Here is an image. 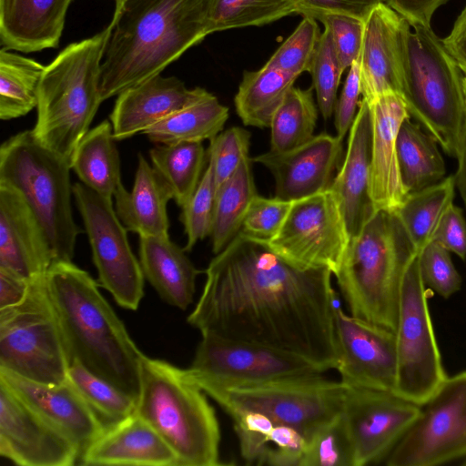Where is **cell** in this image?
<instances>
[{
  "label": "cell",
  "instance_id": "1",
  "mask_svg": "<svg viewBox=\"0 0 466 466\" xmlns=\"http://www.w3.org/2000/svg\"><path fill=\"white\" fill-rule=\"evenodd\" d=\"M187 322L201 334L298 355L323 371L339 360L333 275L302 268L266 240L238 232L205 270Z\"/></svg>",
  "mask_w": 466,
  "mask_h": 466
},
{
  "label": "cell",
  "instance_id": "2",
  "mask_svg": "<svg viewBox=\"0 0 466 466\" xmlns=\"http://www.w3.org/2000/svg\"><path fill=\"white\" fill-rule=\"evenodd\" d=\"M101 64L102 100L159 75L208 35L209 0H118Z\"/></svg>",
  "mask_w": 466,
  "mask_h": 466
},
{
  "label": "cell",
  "instance_id": "3",
  "mask_svg": "<svg viewBox=\"0 0 466 466\" xmlns=\"http://www.w3.org/2000/svg\"><path fill=\"white\" fill-rule=\"evenodd\" d=\"M70 363L77 361L137 400L143 353L88 272L56 262L46 276Z\"/></svg>",
  "mask_w": 466,
  "mask_h": 466
},
{
  "label": "cell",
  "instance_id": "4",
  "mask_svg": "<svg viewBox=\"0 0 466 466\" xmlns=\"http://www.w3.org/2000/svg\"><path fill=\"white\" fill-rule=\"evenodd\" d=\"M416 253L396 211L375 210L334 275L350 315L395 331L402 276Z\"/></svg>",
  "mask_w": 466,
  "mask_h": 466
},
{
  "label": "cell",
  "instance_id": "5",
  "mask_svg": "<svg viewBox=\"0 0 466 466\" xmlns=\"http://www.w3.org/2000/svg\"><path fill=\"white\" fill-rule=\"evenodd\" d=\"M187 370L143 354L136 412L166 441L177 466L219 465L220 429Z\"/></svg>",
  "mask_w": 466,
  "mask_h": 466
},
{
  "label": "cell",
  "instance_id": "6",
  "mask_svg": "<svg viewBox=\"0 0 466 466\" xmlns=\"http://www.w3.org/2000/svg\"><path fill=\"white\" fill-rule=\"evenodd\" d=\"M462 72L431 27L402 16L401 96L406 108L451 157H457L466 123Z\"/></svg>",
  "mask_w": 466,
  "mask_h": 466
},
{
  "label": "cell",
  "instance_id": "7",
  "mask_svg": "<svg viewBox=\"0 0 466 466\" xmlns=\"http://www.w3.org/2000/svg\"><path fill=\"white\" fill-rule=\"evenodd\" d=\"M110 31L111 24L89 38L68 45L42 76L32 131L41 144L68 162L103 102L99 81Z\"/></svg>",
  "mask_w": 466,
  "mask_h": 466
},
{
  "label": "cell",
  "instance_id": "8",
  "mask_svg": "<svg viewBox=\"0 0 466 466\" xmlns=\"http://www.w3.org/2000/svg\"><path fill=\"white\" fill-rule=\"evenodd\" d=\"M69 162L41 144L32 129L0 147V184L16 190L36 218L54 263L72 261L81 232L72 212Z\"/></svg>",
  "mask_w": 466,
  "mask_h": 466
},
{
  "label": "cell",
  "instance_id": "9",
  "mask_svg": "<svg viewBox=\"0 0 466 466\" xmlns=\"http://www.w3.org/2000/svg\"><path fill=\"white\" fill-rule=\"evenodd\" d=\"M320 374L235 384L195 382L231 418L246 411L258 412L278 425L296 429L307 439L342 409L346 385Z\"/></svg>",
  "mask_w": 466,
  "mask_h": 466
},
{
  "label": "cell",
  "instance_id": "10",
  "mask_svg": "<svg viewBox=\"0 0 466 466\" xmlns=\"http://www.w3.org/2000/svg\"><path fill=\"white\" fill-rule=\"evenodd\" d=\"M46 276L31 281L21 303L0 309V369L59 384L66 380L70 360Z\"/></svg>",
  "mask_w": 466,
  "mask_h": 466
},
{
  "label": "cell",
  "instance_id": "11",
  "mask_svg": "<svg viewBox=\"0 0 466 466\" xmlns=\"http://www.w3.org/2000/svg\"><path fill=\"white\" fill-rule=\"evenodd\" d=\"M420 253L407 264L400 288L395 329L397 382L394 393L418 405L425 402L447 377L435 338Z\"/></svg>",
  "mask_w": 466,
  "mask_h": 466
},
{
  "label": "cell",
  "instance_id": "12",
  "mask_svg": "<svg viewBox=\"0 0 466 466\" xmlns=\"http://www.w3.org/2000/svg\"><path fill=\"white\" fill-rule=\"evenodd\" d=\"M387 455L389 466H434L466 457V371L446 377Z\"/></svg>",
  "mask_w": 466,
  "mask_h": 466
},
{
  "label": "cell",
  "instance_id": "13",
  "mask_svg": "<svg viewBox=\"0 0 466 466\" xmlns=\"http://www.w3.org/2000/svg\"><path fill=\"white\" fill-rule=\"evenodd\" d=\"M73 196L91 246L99 286L109 291L120 307L137 309L144 296L145 276L112 199L81 182L73 185Z\"/></svg>",
  "mask_w": 466,
  "mask_h": 466
},
{
  "label": "cell",
  "instance_id": "14",
  "mask_svg": "<svg viewBox=\"0 0 466 466\" xmlns=\"http://www.w3.org/2000/svg\"><path fill=\"white\" fill-rule=\"evenodd\" d=\"M350 241L340 203L329 188L292 202L275 237L268 241L302 268L339 270Z\"/></svg>",
  "mask_w": 466,
  "mask_h": 466
},
{
  "label": "cell",
  "instance_id": "15",
  "mask_svg": "<svg viewBox=\"0 0 466 466\" xmlns=\"http://www.w3.org/2000/svg\"><path fill=\"white\" fill-rule=\"evenodd\" d=\"M195 381L248 383L324 372L289 352L248 341L203 334L191 366Z\"/></svg>",
  "mask_w": 466,
  "mask_h": 466
},
{
  "label": "cell",
  "instance_id": "16",
  "mask_svg": "<svg viewBox=\"0 0 466 466\" xmlns=\"http://www.w3.org/2000/svg\"><path fill=\"white\" fill-rule=\"evenodd\" d=\"M420 413V405L393 391L346 385L341 416L355 466L387 456Z\"/></svg>",
  "mask_w": 466,
  "mask_h": 466
},
{
  "label": "cell",
  "instance_id": "17",
  "mask_svg": "<svg viewBox=\"0 0 466 466\" xmlns=\"http://www.w3.org/2000/svg\"><path fill=\"white\" fill-rule=\"evenodd\" d=\"M0 455L21 466H71L76 444L0 380Z\"/></svg>",
  "mask_w": 466,
  "mask_h": 466
},
{
  "label": "cell",
  "instance_id": "18",
  "mask_svg": "<svg viewBox=\"0 0 466 466\" xmlns=\"http://www.w3.org/2000/svg\"><path fill=\"white\" fill-rule=\"evenodd\" d=\"M339 360L336 370L348 386L393 391L397 382L395 331L336 308Z\"/></svg>",
  "mask_w": 466,
  "mask_h": 466
},
{
  "label": "cell",
  "instance_id": "19",
  "mask_svg": "<svg viewBox=\"0 0 466 466\" xmlns=\"http://www.w3.org/2000/svg\"><path fill=\"white\" fill-rule=\"evenodd\" d=\"M342 142L320 133L291 150H269L251 159L272 174L276 198L294 201L330 188L342 163Z\"/></svg>",
  "mask_w": 466,
  "mask_h": 466
},
{
  "label": "cell",
  "instance_id": "20",
  "mask_svg": "<svg viewBox=\"0 0 466 466\" xmlns=\"http://www.w3.org/2000/svg\"><path fill=\"white\" fill-rule=\"evenodd\" d=\"M366 101L371 119L370 199L374 210H396L408 196L399 170L397 137L402 121L410 116L399 93L386 92Z\"/></svg>",
  "mask_w": 466,
  "mask_h": 466
},
{
  "label": "cell",
  "instance_id": "21",
  "mask_svg": "<svg viewBox=\"0 0 466 466\" xmlns=\"http://www.w3.org/2000/svg\"><path fill=\"white\" fill-rule=\"evenodd\" d=\"M0 380L72 439L80 457L106 428L67 380L59 384H46L0 369Z\"/></svg>",
  "mask_w": 466,
  "mask_h": 466
},
{
  "label": "cell",
  "instance_id": "22",
  "mask_svg": "<svg viewBox=\"0 0 466 466\" xmlns=\"http://www.w3.org/2000/svg\"><path fill=\"white\" fill-rule=\"evenodd\" d=\"M54 264L46 238L23 197L0 184V268L28 280Z\"/></svg>",
  "mask_w": 466,
  "mask_h": 466
},
{
  "label": "cell",
  "instance_id": "23",
  "mask_svg": "<svg viewBox=\"0 0 466 466\" xmlns=\"http://www.w3.org/2000/svg\"><path fill=\"white\" fill-rule=\"evenodd\" d=\"M208 94L201 87L187 88L175 76H152L117 96L110 115L114 137L117 141L143 133Z\"/></svg>",
  "mask_w": 466,
  "mask_h": 466
},
{
  "label": "cell",
  "instance_id": "24",
  "mask_svg": "<svg viewBox=\"0 0 466 466\" xmlns=\"http://www.w3.org/2000/svg\"><path fill=\"white\" fill-rule=\"evenodd\" d=\"M402 16L380 4L364 21L360 66L362 98L395 92L401 95L400 38Z\"/></svg>",
  "mask_w": 466,
  "mask_h": 466
},
{
  "label": "cell",
  "instance_id": "25",
  "mask_svg": "<svg viewBox=\"0 0 466 466\" xmlns=\"http://www.w3.org/2000/svg\"><path fill=\"white\" fill-rule=\"evenodd\" d=\"M370 161L371 119L362 98L349 130L345 157L330 187L340 203L350 239L375 211L370 196Z\"/></svg>",
  "mask_w": 466,
  "mask_h": 466
},
{
  "label": "cell",
  "instance_id": "26",
  "mask_svg": "<svg viewBox=\"0 0 466 466\" xmlns=\"http://www.w3.org/2000/svg\"><path fill=\"white\" fill-rule=\"evenodd\" d=\"M83 465L177 466V456L136 411L105 428L79 459Z\"/></svg>",
  "mask_w": 466,
  "mask_h": 466
},
{
  "label": "cell",
  "instance_id": "27",
  "mask_svg": "<svg viewBox=\"0 0 466 466\" xmlns=\"http://www.w3.org/2000/svg\"><path fill=\"white\" fill-rule=\"evenodd\" d=\"M72 0H0L1 48L23 53L59 46Z\"/></svg>",
  "mask_w": 466,
  "mask_h": 466
},
{
  "label": "cell",
  "instance_id": "28",
  "mask_svg": "<svg viewBox=\"0 0 466 466\" xmlns=\"http://www.w3.org/2000/svg\"><path fill=\"white\" fill-rule=\"evenodd\" d=\"M116 213L127 230L139 237H167V207L171 189L157 171L139 154L131 192L123 185L116 190Z\"/></svg>",
  "mask_w": 466,
  "mask_h": 466
},
{
  "label": "cell",
  "instance_id": "29",
  "mask_svg": "<svg viewBox=\"0 0 466 466\" xmlns=\"http://www.w3.org/2000/svg\"><path fill=\"white\" fill-rule=\"evenodd\" d=\"M185 249L169 237H139V262L145 279L167 304L186 309L193 302L196 268Z\"/></svg>",
  "mask_w": 466,
  "mask_h": 466
},
{
  "label": "cell",
  "instance_id": "30",
  "mask_svg": "<svg viewBox=\"0 0 466 466\" xmlns=\"http://www.w3.org/2000/svg\"><path fill=\"white\" fill-rule=\"evenodd\" d=\"M116 141L111 122L104 120L83 137L69 162L81 183L111 199L123 185Z\"/></svg>",
  "mask_w": 466,
  "mask_h": 466
},
{
  "label": "cell",
  "instance_id": "31",
  "mask_svg": "<svg viewBox=\"0 0 466 466\" xmlns=\"http://www.w3.org/2000/svg\"><path fill=\"white\" fill-rule=\"evenodd\" d=\"M396 147L400 175L408 194L443 179L446 167L437 141L410 117L400 127Z\"/></svg>",
  "mask_w": 466,
  "mask_h": 466
},
{
  "label": "cell",
  "instance_id": "32",
  "mask_svg": "<svg viewBox=\"0 0 466 466\" xmlns=\"http://www.w3.org/2000/svg\"><path fill=\"white\" fill-rule=\"evenodd\" d=\"M297 76L266 64L257 71H245L234 103L246 126L270 127L272 118Z\"/></svg>",
  "mask_w": 466,
  "mask_h": 466
},
{
  "label": "cell",
  "instance_id": "33",
  "mask_svg": "<svg viewBox=\"0 0 466 466\" xmlns=\"http://www.w3.org/2000/svg\"><path fill=\"white\" fill-rule=\"evenodd\" d=\"M228 108L209 93L202 99L171 114L142 134L157 144L212 140L223 129Z\"/></svg>",
  "mask_w": 466,
  "mask_h": 466
},
{
  "label": "cell",
  "instance_id": "34",
  "mask_svg": "<svg viewBox=\"0 0 466 466\" xmlns=\"http://www.w3.org/2000/svg\"><path fill=\"white\" fill-rule=\"evenodd\" d=\"M252 159L245 158L237 171L216 191L210 238L212 250L219 253L240 231L248 208L258 194Z\"/></svg>",
  "mask_w": 466,
  "mask_h": 466
},
{
  "label": "cell",
  "instance_id": "35",
  "mask_svg": "<svg viewBox=\"0 0 466 466\" xmlns=\"http://www.w3.org/2000/svg\"><path fill=\"white\" fill-rule=\"evenodd\" d=\"M455 177L408 194L395 210L413 247L420 252L433 239L447 208L453 203Z\"/></svg>",
  "mask_w": 466,
  "mask_h": 466
},
{
  "label": "cell",
  "instance_id": "36",
  "mask_svg": "<svg viewBox=\"0 0 466 466\" xmlns=\"http://www.w3.org/2000/svg\"><path fill=\"white\" fill-rule=\"evenodd\" d=\"M46 66L11 50H0V118L25 116L37 106Z\"/></svg>",
  "mask_w": 466,
  "mask_h": 466
},
{
  "label": "cell",
  "instance_id": "37",
  "mask_svg": "<svg viewBox=\"0 0 466 466\" xmlns=\"http://www.w3.org/2000/svg\"><path fill=\"white\" fill-rule=\"evenodd\" d=\"M205 155L202 142L159 144L149 151L153 167L167 184L180 208L201 179Z\"/></svg>",
  "mask_w": 466,
  "mask_h": 466
},
{
  "label": "cell",
  "instance_id": "38",
  "mask_svg": "<svg viewBox=\"0 0 466 466\" xmlns=\"http://www.w3.org/2000/svg\"><path fill=\"white\" fill-rule=\"evenodd\" d=\"M317 120L312 87L301 89L293 86L272 118L270 150L284 152L305 144L315 136Z\"/></svg>",
  "mask_w": 466,
  "mask_h": 466
},
{
  "label": "cell",
  "instance_id": "39",
  "mask_svg": "<svg viewBox=\"0 0 466 466\" xmlns=\"http://www.w3.org/2000/svg\"><path fill=\"white\" fill-rule=\"evenodd\" d=\"M66 380L106 427L116 423L136 411L137 399L108 380L94 374L77 361L70 363Z\"/></svg>",
  "mask_w": 466,
  "mask_h": 466
},
{
  "label": "cell",
  "instance_id": "40",
  "mask_svg": "<svg viewBox=\"0 0 466 466\" xmlns=\"http://www.w3.org/2000/svg\"><path fill=\"white\" fill-rule=\"evenodd\" d=\"M297 13L293 0H209L208 35L227 29L262 25Z\"/></svg>",
  "mask_w": 466,
  "mask_h": 466
},
{
  "label": "cell",
  "instance_id": "41",
  "mask_svg": "<svg viewBox=\"0 0 466 466\" xmlns=\"http://www.w3.org/2000/svg\"><path fill=\"white\" fill-rule=\"evenodd\" d=\"M299 466H355L350 435L341 412L306 439Z\"/></svg>",
  "mask_w": 466,
  "mask_h": 466
},
{
  "label": "cell",
  "instance_id": "42",
  "mask_svg": "<svg viewBox=\"0 0 466 466\" xmlns=\"http://www.w3.org/2000/svg\"><path fill=\"white\" fill-rule=\"evenodd\" d=\"M343 72L331 34L325 27L324 32L320 34L309 70L318 106L324 119L329 118L334 113L338 87Z\"/></svg>",
  "mask_w": 466,
  "mask_h": 466
},
{
  "label": "cell",
  "instance_id": "43",
  "mask_svg": "<svg viewBox=\"0 0 466 466\" xmlns=\"http://www.w3.org/2000/svg\"><path fill=\"white\" fill-rule=\"evenodd\" d=\"M319 36L317 20L312 16L303 15L293 33L266 65L297 77L303 72H309Z\"/></svg>",
  "mask_w": 466,
  "mask_h": 466
},
{
  "label": "cell",
  "instance_id": "44",
  "mask_svg": "<svg viewBox=\"0 0 466 466\" xmlns=\"http://www.w3.org/2000/svg\"><path fill=\"white\" fill-rule=\"evenodd\" d=\"M215 198L212 168L208 163L196 190L181 207L180 221L187 235L186 251H190L198 240L210 236Z\"/></svg>",
  "mask_w": 466,
  "mask_h": 466
},
{
  "label": "cell",
  "instance_id": "45",
  "mask_svg": "<svg viewBox=\"0 0 466 466\" xmlns=\"http://www.w3.org/2000/svg\"><path fill=\"white\" fill-rule=\"evenodd\" d=\"M250 137L247 129L232 127L210 140L208 163L212 168L216 191L249 157Z\"/></svg>",
  "mask_w": 466,
  "mask_h": 466
},
{
  "label": "cell",
  "instance_id": "46",
  "mask_svg": "<svg viewBox=\"0 0 466 466\" xmlns=\"http://www.w3.org/2000/svg\"><path fill=\"white\" fill-rule=\"evenodd\" d=\"M420 268L425 286L448 299L461 286V278L456 270L450 251L435 241L420 252Z\"/></svg>",
  "mask_w": 466,
  "mask_h": 466
},
{
  "label": "cell",
  "instance_id": "47",
  "mask_svg": "<svg viewBox=\"0 0 466 466\" xmlns=\"http://www.w3.org/2000/svg\"><path fill=\"white\" fill-rule=\"evenodd\" d=\"M292 202L257 194L248 208L239 232L269 241L282 227Z\"/></svg>",
  "mask_w": 466,
  "mask_h": 466
},
{
  "label": "cell",
  "instance_id": "48",
  "mask_svg": "<svg viewBox=\"0 0 466 466\" xmlns=\"http://www.w3.org/2000/svg\"><path fill=\"white\" fill-rule=\"evenodd\" d=\"M240 454L248 464L263 465L269 436L276 423L268 417L246 411L232 417Z\"/></svg>",
  "mask_w": 466,
  "mask_h": 466
},
{
  "label": "cell",
  "instance_id": "49",
  "mask_svg": "<svg viewBox=\"0 0 466 466\" xmlns=\"http://www.w3.org/2000/svg\"><path fill=\"white\" fill-rule=\"evenodd\" d=\"M318 20L329 30L339 62L345 71L359 58L364 21L343 14H327Z\"/></svg>",
  "mask_w": 466,
  "mask_h": 466
},
{
  "label": "cell",
  "instance_id": "50",
  "mask_svg": "<svg viewBox=\"0 0 466 466\" xmlns=\"http://www.w3.org/2000/svg\"><path fill=\"white\" fill-rule=\"evenodd\" d=\"M306 438L296 429L276 424L263 465L299 466L306 448Z\"/></svg>",
  "mask_w": 466,
  "mask_h": 466
},
{
  "label": "cell",
  "instance_id": "51",
  "mask_svg": "<svg viewBox=\"0 0 466 466\" xmlns=\"http://www.w3.org/2000/svg\"><path fill=\"white\" fill-rule=\"evenodd\" d=\"M297 13L318 20L327 14H343L365 21L369 14L387 0H293Z\"/></svg>",
  "mask_w": 466,
  "mask_h": 466
},
{
  "label": "cell",
  "instance_id": "52",
  "mask_svg": "<svg viewBox=\"0 0 466 466\" xmlns=\"http://www.w3.org/2000/svg\"><path fill=\"white\" fill-rule=\"evenodd\" d=\"M361 94L359 61L349 68L342 91L335 106V127L337 136L343 139L350 130L359 109Z\"/></svg>",
  "mask_w": 466,
  "mask_h": 466
},
{
  "label": "cell",
  "instance_id": "53",
  "mask_svg": "<svg viewBox=\"0 0 466 466\" xmlns=\"http://www.w3.org/2000/svg\"><path fill=\"white\" fill-rule=\"evenodd\" d=\"M432 241L466 258V221L461 209L453 203L445 211Z\"/></svg>",
  "mask_w": 466,
  "mask_h": 466
},
{
  "label": "cell",
  "instance_id": "54",
  "mask_svg": "<svg viewBox=\"0 0 466 466\" xmlns=\"http://www.w3.org/2000/svg\"><path fill=\"white\" fill-rule=\"evenodd\" d=\"M448 0H387V5L411 24L431 27L434 12Z\"/></svg>",
  "mask_w": 466,
  "mask_h": 466
},
{
  "label": "cell",
  "instance_id": "55",
  "mask_svg": "<svg viewBox=\"0 0 466 466\" xmlns=\"http://www.w3.org/2000/svg\"><path fill=\"white\" fill-rule=\"evenodd\" d=\"M31 281L0 268V309L21 303L29 292Z\"/></svg>",
  "mask_w": 466,
  "mask_h": 466
},
{
  "label": "cell",
  "instance_id": "56",
  "mask_svg": "<svg viewBox=\"0 0 466 466\" xmlns=\"http://www.w3.org/2000/svg\"><path fill=\"white\" fill-rule=\"evenodd\" d=\"M442 43L462 72H466V6L457 17L450 35Z\"/></svg>",
  "mask_w": 466,
  "mask_h": 466
},
{
  "label": "cell",
  "instance_id": "57",
  "mask_svg": "<svg viewBox=\"0 0 466 466\" xmlns=\"http://www.w3.org/2000/svg\"><path fill=\"white\" fill-rule=\"evenodd\" d=\"M458 159V169L455 177V185L457 186L461 197L466 208V123L461 138L459 154L456 157Z\"/></svg>",
  "mask_w": 466,
  "mask_h": 466
},
{
  "label": "cell",
  "instance_id": "58",
  "mask_svg": "<svg viewBox=\"0 0 466 466\" xmlns=\"http://www.w3.org/2000/svg\"><path fill=\"white\" fill-rule=\"evenodd\" d=\"M461 82H462V87H463L465 103H466V72H462Z\"/></svg>",
  "mask_w": 466,
  "mask_h": 466
},
{
  "label": "cell",
  "instance_id": "59",
  "mask_svg": "<svg viewBox=\"0 0 466 466\" xmlns=\"http://www.w3.org/2000/svg\"><path fill=\"white\" fill-rule=\"evenodd\" d=\"M116 1H118V0H116Z\"/></svg>",
  "mask_w": 466,
  "mask_h": 466
}]
</instances>
